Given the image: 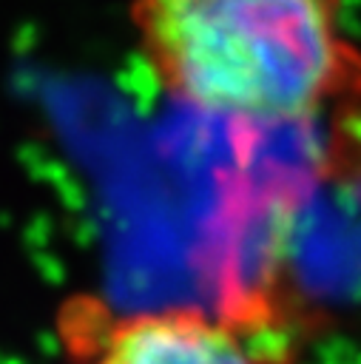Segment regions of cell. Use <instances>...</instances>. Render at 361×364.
I'll return each instance as SVG.
<instances>
[{
    "instance_id": "obj_1",
    "label": "cell",
    "mask_w": 361,
    "mask_h": 364,
    "mask_svg": "<svg viewBox=\"0 0 361 364\" xmlns=\"http://www.w3.org/2000/svg\"><path fill=\"white\" fill-rule=\"evenodd\" d=\"M128 17L159 91L210 117L296 125L361 80L344 0H131Z\"/></svg>"
},
{
    "instance_id": "obj_2",
    "label": "cell",
    "mask_w": 361,
    "mask_h": 364,
    "mask_svg": "<svg viewBox=\"0 0 361 364\" xmlns=\"http://www.w3.org/2000/svg\"><path fill=\"white\" fill-rule=\"evenodd\" d=\"M60 344L71 364H296V338L262 293L219 310H117L77 296L60 313Z\"/></svg>"
},
{
    "instance_id": "obj_3",
    "label": "cell",
    "mask_w": 361,
    "mask_h": 364,
    "mask_svg": "<svg viewBox=\"0 0 361 364\" xmlns=\"http://www.w3.org/2000/svg\"><path fill=\"white\" fill-rule=\"evenodd\" d=\"M327 114V159L344 182H352L361 191V80Z\"/></svg>"
}]
</instances>
